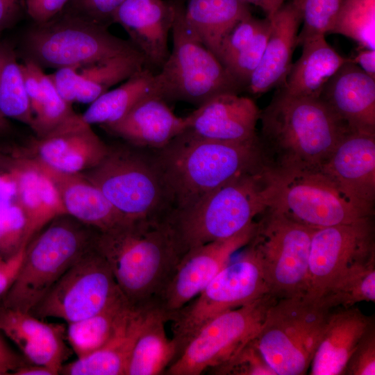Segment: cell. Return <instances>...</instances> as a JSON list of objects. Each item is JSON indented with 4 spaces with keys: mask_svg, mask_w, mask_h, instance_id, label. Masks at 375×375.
<instances>
[{
    "mask_svg": "<svg viewBox=\"0 0 375 375\" xmlns=\"http://www.w3.org/2000/svg\"><path fill=\"white\" fill-rule=\"evenodd\" d=\"M94 247L105 258L132 307H157L160 294L185 253L169 214L127 219L99 231Z\"/></svg>",
    "mask_w": 375,
    "mask_h": 375,
    "instance_id": "1",
    "label": "cell"
},
{
    "mask_svg": "<svg viewBox=\"0 0 375 375\" xmlns=\"http://www.w3.org/2000/svg\"><path fill=\"white\" fill-rule=\"evenodd\" d=\"M259 120L265 161L278 173L320 170L350 130L319 97L292 96L280 88Z\"/></svg>",
    "mask_w": 375,
    "mask_h": 375,
    "instance_id": "2",
    "label": "cell"
},
{
    "mask_svg": "<svg viewBox=\"0 0 375 375\" xmlns=\"http://www.w3.org/2000/svg\"><path fill=\"white\" fill-rule=\"evenodd\" d=\"M154 160L172 211L181 210L233 178L267 164L258 137L240 142L197 137L185 130L158 149Z\"/></svg>",
    "mask_w": 375,
    "mask_h": 375,
    "instance_id": "3",
    "label": "cell"
},
{
    "mask_svg": "<svg viewBox=\"0 0 375 375\" xmlns=\"http://www.w3.org/2000/svg\"><path fill=\"white\" fill-rule=\"evenodd\" d=\"M279 189V175L261 165L208 192L169 217L185 253L190 248L230 238L270 208Z\"/></svg>",
    "mask_w": 375,
    "mask_h": 375,
    "instance_id": "4",
    "label": "cell"
},
{
    "mask_svg": "<svg viewBox=\"0 0 375 375\" xmlns=\"http://www.w3.org/2000/svg\"><path fill=\"white\" fill-rule=\"evenodd\" d=\"M99 231L69 215L53 219L26 245L17 276L0 303L31 313L70 267L94 247Z\"/></svg>",
    "mask_w": 375,
    "mask_h": 375,
    "instance_id": "5",
    "label": "cell"
},
{
    "mask_svg": "<svg viewBox=\"0 0 375 375\" xmlns=\"http://www.w3.org/2000/svg\"><path fill=\"white\" fill-rule=\"evenodd\" d=\"M331 310L306 294L269 306L254 342L276 375L308 372Z\"/></svg>",
    "mask_w": 375,
    "mask_h": 375,
    "instance_id": "6",
    "label": "cell"
},
{
    "mask_svg": "<svg viewBox=\"0 0 375 375\" xmlns=\"http://www.w3.org/2000/svg\"><path fill=\"white\" fill-rule=\"evenodd\" d=\"M108 28L63 10L46 22L33 23L26 31L24 60L41 68H81L138 51L130 40L114 35Z\"/></svg>",
    "mask_w": 375,
    "mask_h": 375,
    "instance_id": "7",
    "label": "cell"
},
{
    "mask_svg": "<svg viewBox=\"0 0 375 375\" xmlns=\"http://www.w3.org/2000/svg\"><path fill=\"white\" fill-rule=\"evenodd\" d=\"M183 6L176 0L172 50L155 74L159 96L198 107L221 94H239L243 87L189 27Z\"/></svg>",
    "mask_w": 375,
    "mask_h": 375,
    "instance_id": "8",
    "label": "cell"
},
{
    "mask_svg": "<svg viewBox=\"0 0 375 375\" xmlns=\"http://www.w3.org/2000/svg\"><path fill=\"white\" fill-rule=\"evenodd\" d=\"M81 174L127 219L160 217L172 211L154 158L150 160L128 147H108L97 165Z\"/></svg>",
    "mask_w": 375,
    "mask_h": 375,
    "instance_id": "9",
    "label": "cell"
},
{
    "mask_svg": "<svg viewBox=\"0 0 375 375\" xmlns=\"http://www.w3.org/2000/svg\"><path fill=\"white\" fill-rule=\"evenodd\" d=\"M246 247L194 300L169 317L177 356L190 338L211 319L269 294L258 257L249 243Z\"/></svg>",
    "mask_w": 375,
    "mask_h": 375,
    "instance_id": "10",
    "label": "cell"
},
{
    "mask_svg": "<svg viewBox=\"0 0 375 375\" xmlns=\"http://www.w3.org/2000/svg\"><path fill=\"white\" fill-rule=\"evenodd\" d=\"M261 215L249 244L260 262L269 294L277 299L305 295L315 229L272 208Z\"/></svg>",
    "mask_w": 375,
    "mask_h": 375,
    "instance_id": "11",
    "label": "cell"
},
{
    "mask_svg": "<svg viewBox=\"0 0 375 375\" xmlns=\"http://www.w3.org/2000/svg\"><path fill=\"white\" fill-rule=\"evenodd\" d=\"M276 300L268 294L211 319L190 338L165 374L199 375L227 361L257 335Z\"/></svg>",
    "mask_w": 375,
    "mask_h": 375,
    "instance_id": "12",
    "label": "cell"
},
{
    "mask_svg": "<svg viewBox=\"0 0 375 375\" xmlns=\"http://www.w3.org/2000/svg\"><path fill=\"white\" fill-rule=\"evenodd\" d=\"M122 296L108 262L94 247L70 267L31 313L70 324L98 313Z\"/></svg>",
    "mask_w": 375,
    "mask_h": 375,
    "instance_id": "13",
    "label": "cell"
},
{
    "mask_svg": "<svg viewBox=\"0 0 375 375\" xmlns=\"http://www.w3.org/2000/svg\"><path fill=\"white\" fill-rule=\"evenodd\" d=\"M279 189L270 208L312 229L373 217L354 206L320 170L278 173Z\"/></svg>",
    "mask_w": 375,
    "mask_h": 375,
    "instance_id": "14",
    "label": "cell"
},
{
    "mask_svg": "<svg viewBox=\"0 0 375 375\" xmlns=\"http://www.w3.org/2000/svg\"><path fill=\"white\" fill-rule=\"evenodd\" d=\"M375 255L373 217L314 231L306 295L319 299L351 265Z\"/></svg>",
    "mask_w": 375,
    "mask_h": 375,
    "instance_id": "15",
    "label": "cell"
},
{
    "mask_svg": "<svg viewBox=\"0 0 375 375\" xmlns=\"http://www.w3.org/2000/svg\"><path fill=\"white\" fill-rule=\"evenodd\" d=\"M256 227L253 222L230 238L190 248L182 256L157 303L167 322L173 313L199 294L235 251L249 242Z\"/></svg>",
    "mask_w": 375,
    "mask_h": 375,
    "instance_id": "16",
    "label": "cell"
},
{
    "mask_svg": "<svg viewBox=\"0 0 375 375\" xmlns=\"http://www.w3.org/2000/svg\"><path fill=\"white\" fill-rule=\"evenodd\" d=\"M320 171L354 206L374 215L375 133L349 130Z\"/></svg>",
    "mask_w": 375,
    "mask_h": 375,
    "instance_id": "17",
    "label": "cell"
},
{
    "mask_svg": "<svg viewBox=\"0 0 375 375\" xmlns=\"http://www.w3.org/2000/svg\"><path fill=\"white\" fill-rule=\"evenodd\" d=\"M108 147L81 115L74 113L33 142L31 156L42 163L66 173H81L97 165Z\"/></svg>",
    "mask_w": 375,
    "mask_h": 375,
    "instance_id": "18",
    "label": "cell"
},
{
    "mask_svg": "<svg viewBox=\"0 0 375 375\" xmlns=\"http://www.w3.org/2000/svg\"><path fill=\"white\" fill-rule=\"evenodd\" d=\"M175 12L176 0H126L112 23L123 27L146 65L160 69L170 53L168 38Z\"/></svg>",
    "mask_w": 375,
    "mask_h": 375,
    "instance_id": "19",
    "label": "cell"
},
{
    "mask_svg": "<svg viewBox=\"0 0 375 375\" xmlns=\"http://www.w3.org/2000/svg\"><path fill=\"white\" fill-rule=\"evenodd\" d=\"M260 110L250 98L239 94L217 95L186 116L187 129L206 139L240 142L258 137Z\"/></svg>",
    "mask_w": 375,
    "mask_h": 375,
    "instance_id": "20",
    "label": "cell"
},
{
    "mask_svg": "<svg viewBox=\"0 0 375 375\" xmlns=\"http://www.w3.org/2000/svg\"><path fill=\"white\" fill-rule=\"evenodd\" d=\"M0 331L18 347L27 362L47 367L56 374L69 356L62 324L47 323L30 312L0 303Z\"/></svg>",
    "mask_w": 375,
    "mask_h": 375,
    "instance_id": "21",
    "label": "cell"
},
{
    "mask_svg": "<svg viewBox=\"0 0 375 375\" xmlns=\"http://www.w3.org/2000/svg\"><path fill=\"white\" fill-rule=\"evenodd\" d=\"M319 98L350 130L375 133V79L352 58L328 81Z\"/></svg>",
    "mask_w": 375,
    "mask_h": 375,
    "instance_id": "22",
    "label": "cell"
},
{
    "mask_svg": "<svg viewBox=\"0 0 375 375\" xmlns=\"http://www.w3.org/2000/svg\"><path fill=\"white\" fill-rule=\"evenodd\" d=\"M271 31L261 61L245 88L260 95L281 87L292 65L301 13L297 0H289L269 18Z\"/></svg>",
    "mask_w": 375,
    "mask_h": 375,
    "instance_id": "23",
    "label": "cell"
},
{
    "mask_svg": "<svg viewBox=\"0 0 375 375\" xmlns=\"http://www.w3.org/2000/svg\"><path fill=\"white\" fill-rule=\"evenodd\" d=\"M15 158L7 174L15 186V201L25 216L27 245L53 219L67 214L51 179L29 157Z\"/></svg>",
    "mask_w": 375,
    "mask_h": 375,
    "instance_id": "24",
    "label": "cell"
},
{
    "mask_svg": "<svg viewBox=\"0 0 375 375\" xmlns=\"http://www.w3.org/2000/svg\"><path fill=\"white\" fill-rule=\"evenodd\" d=\"M104 126L131 145L160 149L187 129L188 121L176 116L164 99L151 94L121 119Z\"/></svg>",
    "mask_w": 375,
    "mask_h": 375,
    "instance_id": "25",
    "label": "cell"
},
{
    "mask_svg": "<svg viewBox=\"0 0 375 375\" xmlns=\"http://www.w3.org/2000/svg\"><path fill=\"white\" fill-rule=\"evenodd\" d=\"M28 157L51 179L67 215L99 231L127 219L101 190L81 173L60 172Z\"/></svg>",
    "mask_w": 375,
    "mask_h": 375,
    "instance_id": "26",
    "label": "cell"
},
{
    "mask_svg": "<svg viewBox=\"0 0 375 375\" xmlns=\"http://www.w3.org/2000/svg\"><path fill=\"white\" fill-rule=\"evenodd\" d=\"M374 323L373 317L365 315L358 308L331 310L312 357L309 374L343 375L356 345Z\"/></svg>",
    "mask_w": 375,
    "mask_h": 375,
    "instance_id": "27",
    "label": "cell"
},
{
    "mask_svg": "<svg viewBox=\"0 0 375 375\" xmlns=\"http://www.w3.org/2000/svg\"><path fill=\"white\" fill-rule=\"evenodd\" d=\"M156 307L130 306L112 337L99 349L64 364L63 375H126L135 341L149 315Z\"/></svg>",
    "mask_w": 375,
    "mask_h": 375,
    "instance_id": "28",
    "label": "cell"
},
{
    "mask_svg": "<svg viewBox=\"0 0 375 375\" xmlns=\"http://www.w3.org/2000/svg\"><path fill=\"white\" fill-rule=\"evenodd\" d=\"M301 45V56L292 65L279 88L292 96L319 98L328 81L350 58L340 55L324 35L307 40Z\"/></svg>",
    "mask_w": 375,
    "mask_h": 375,
    "instance_id": "29",
    "label": "cell"
},
{
    "mask_svg": "<svg viewBox=\"0 0 375 375\" xmlns=\"http://www.w3.org/2000/svg\"><path fill=\"white\" fill-rule=\"evenodd\" d=\"M183 12L193 33L217 58L229 31L251 15L249 5L241 0H187Z\"/></svg>",
    "mask_w": 375,
    "mask_h": 375,
    "instance_id": "30",
    "label": "cell"
},
{
    "mask_svg": "<svg viewBox=\"0 0 375 375\" xmlns=\"http://www.w3.org/2000/svg\"><path fill=\"white\" fill-rule=\"evenodd\" d=\"M165 314L154 308L144 323L133 346L126 375H157L165 370L177 356L174 340L167 335Z\"/></svg>",
    "mask_w": 375,
    "mask_h": 375,
    "instance_id": "31",
    "label": "cell"
},
{
    "mask_svg": "<svg viewBox=\"0 0 375 375\" xmlns=\"http://www.w3.org/2000/svg\"><path fill=\"white\" fill-rule=\"evenodd\" d=\"M151 94L158 95L155 74L144 67L119 87L99 97L81 116L90 125H110L121 119L139 101Z\"/></svg>",
    "mask_w": 375,
    "mask_h": 375,
    "instance_id": "32",
    "label": "cell"
},
{
    "mask_svg": "<svg viewBox=\"0 0 375 375\" xmlns=\"http://www.w3.org/2000/svg\"><path fill=\"white\" fill-rule=\"evenodd\" d=\"M140 51L121 54L78 69L76 101L91 103L117 83L145 67Z\"/></svg>",
    "mask_w": 375,
    "mask_h": 375,
    "instance_id": "33",
    "label": "cell"
},
{
    "mask_svg": "<svg viewBox=\"0 0 375 375\" xmlns=\"http://www.w3.org/2000/svg\"><path fill=\"white\" fill-rule=\"evenodd\" d=\"M130 305L122 296L98 313L68 324L66 338L77 358L101 347L112 337Z\"/></svg>",
    "mask_w": 375,
    "mask_h": 375,
    "instance_id": "34",
    "label": "cell"
},
{
    "mask_svg": "<svg viewBox=\"0 0 375 375\" xmlns=\"http://www.w3.org/2000/svg\"><path fill=\"white\" fill-rule=\"evenodd\" d=\"M319 300L333 310L349 308L361 301H375V255L347 269L324 292Z\"/></svg>",
    "mask_w": 375,
    "mask_h": 375,
    "instance_id": "35",
    "label": "cell"
},
{
    "mask_svg": "<svg viewBox=\"0 0 375 375\" xmlns=\"http://www.w3.org/2000/svg\"><path fill=\"white\" fill-rule=\"evenodd\" d=\"M0 112L31 128L33 114L26 94L23 74L16 54L8 44L0 42Z\"/></svg>",
    "mask_w": 375,
    "mask_h": 375,
    "instance_id": "36",
    "label": "cell"
},
{
    "mask_svg": "<svg viewBox=\"0 0 375 375\" xmlns=\"http://www.w3.org/2000/svg\"><path fill=\"white\" fill-rule=\"evenodd\" d=\"M330 33L356 41L361 47L375 49V0H344Z\"/></svg>",
    "mask_w": 375,
    "mask_h": 375,
    "instance_id": "37",
    "label": "cell"
},
{
    "mask_svg": "<svg viewBox=\"0 0 375 375\" xmlns=\"http://www.w3.org/2000/svg\"><path fill=\"white\" fill-rule=\"evenodd\" d=\"M344 0H297L301 13L302 28L297 45L330 32Z\"/></svg>",
    "mask_w": 375,
    "mask_h": 375,
    "instance_id": "38",
    "label": "cell"
},
{
    "mask_svg": "<svg viewBox=\"0 0 375 375\" xmlns=\"http://www.w3.org/2000/svg\"><path fill=\"white\" fill-rule=\"evenodd\" d=\"M42 81L44 96L33 112L34 119L31 128L38 138L48 134L76 113L72 105L57 92L48 74L43 73Z\"/></svg>",
    "mask_w": 375,
    "mask_h": 375,
    "instance_id": "39",
    "label": "cell"
},
{
    "mask_svg": "<svg viewBox=\"0 0 375 375\" xmlns=\"http://www.w3.org/2000/svg\"><path fill=\"white\" fill-rule=\"evenodd\" d=\"M26 219L15 199L0 206V254L6 260L26 247Z\"/></svg>",
    "mask_w": 375,
    "mask_h": 375,
    "instance_id": "40",
    "label": "cell"
},
{
    "mask_svg": "<svg viewBox=\"0 0 375 375\" xmlns=\"http://www.w3.org/2000/svg\"><path fill=\"white\" fill-rule=\"evenodd\" d=\"M270 31L271 21L269 19L252 41L225 66L243 88H246L250 77L261 61Z\"/></svg>",
    "mask_w": 375,
    "mask_h": 375,
    "instance_id": "41",
    "label": "cell"
},
{
    "mask_svg": "<svg viewBox=\"0 0 375 375\" xmlns=\"http://www.w3.org/2000/svg\"><path fill=\"white\" fill-rule=\"evenodd\" d=\"M208 372L216 375H276L258 349L254 338L231 358Z\"/></svg>",
    "mask_w": 375,
    "mask_h": 375,
    "instance_id": "42",
    "label": "cell"
},
{
    "mask_svg": "<svg viewBox=\"0 0 375 375\" xmlns=\"http://www.w3.org/2000/svg\"><path fill=\"white\" fill-rule=\"evenodd\" d=\"M269 19H258L251 15L239 21L224 39L218 59L225 67L239 52L243 50L265 26Z\"/></svg>",
    "mask_w": 375,
    "mask_h": 375,
    "instance_id": "43",
    "label": "cell"
},
{
    "mask_svg": "<svg viewBox=\"0 0 375 375\" xmlns=\"http://www.w3.org/2000/svg\"><path fill=\"white\" fill-rule=\"evenodd\" d=\"M375 374V324L363 334L346 365L343 375Z\"/></svg>",
    "mask_w": 375,
    "mask_h": 375,
    "instance_id": "44",
    "label": "cell"
},
{
    "mask_svg": "<svg viewBox=\"0 0 375 375\" xmlns=\"http://www.w3.org/2000/svg\"><path fill=\"white\" fill-rule=\"evenodd\" d=\"M126 0H70L65 9L92 22L109 26L117 8Z\"/></svg>",
    "mask_w": 375,
    "mask_h": 375,
    "instance_id": "45",
    "label": "cell"
},
{
    "mask_svg": "<svg viewBox=\"0 0 375 375\" xmlns=\"http://www.w3.org/2000/svg\"><path fill=\"white\" fill-rule=\"evenodd\" d=\"M78 67H64L48 74L59 95L68 103L76 101L78 80Z\"/></svg>",
    "mask_w": 375,
    "mask_h": 375,
    "instance_id": "46",
    "label": "cell"
},
{
    "mask_svg": "<svg viewBox=\"0 0 375 375\" xmlns=\"http://www.w3.org/2000/svg\"><path fill=\"white\" fill-rule=\"evenodd\" d=\"M70 0H25V10L33 23L46 22L66 7Z\"/></svg>",
    "mask_w": 375,
    "mask_h": 375,
    "instance_id": "47",
    "label": "cell"
},
{
    "mask_svg": "<svg viewBox=\"0 0 375 375\" xmlns=\"http://www.w3.org/2000/svg\"><path fill=\"white\" fill-rule=\"evenodd\" d=\"M26 247H23L17 253L0 265V297L15 281L24 259Z\"/></svg>",
    "mask_w": 375,
    "mask_h": 375,
    "instance_id": "48",
    "label": "cell"
},
{
    "mask_svg": "<svg viewBox=\"0 0 375 375\" xmlns=\"http://www.w3.org/2000/svg\"><path fill=\"white\" fill-rule=\"evenodd\" d=\"M25 0H0V32L11 26L19 17Z\"/></svg>",
    "mask_w": 375,
    "mask_h": 375,
    "instance_id": "49",
    "label": "cell"
},
{
    "mask_svg": "<svg viewBox=\"0 0 375 375\" xmlns=\"http://www.w3.org/2000/svg\"><path fill=\"white\" fill-rule=\"evenodd\" d=\"M25 362L0 336V375L13 374Z\"/></svg>",
    "mask_w": 375,
    "mask_h": 375,
    "instance_id": "50",
    "label": "cell"
},
{
    "mask_svg": "<svg viewBox=\"0 0 375 375\" xmlns=\"http://www.w3.org/2000/svg\"><path fill=\"white\" fill-rule=\"evenodd\" d=\"M352 60L367 74L375 79V49L360 47Z\"/></svg>",
    "mask_w": 375,
    "mask_h": 375,
    "instance_id": "51",
    "label": "cell"
},
{
    "mask_svg": "<svg viewBox=\"0 0 375 375\" xmlns=\"http://www.w3.org/2000/svg\"><path fill=\"white\" fill-rule=\"evenodd\" d=\"M247 4L259 7L265 13V17L271 18L289 0H241Z\"/></svg>",
    "mask_w": 375,
    "mask_h": 375,
    "instance_id": "52",
    "label": "cell"
},
{
    "mask_svg": "<svg viewBox=\"0 0 375 375\" xmlns=\"http://www.w3.org/2000/svg\"><path fill=\"white\" fill-rule=\"evenodd\" d=\"M14 375H56L47 367L39 365L28 362L20 366L13 374Z\"/></svg>",
    "mask_w": 375,
    "mask_h": 375,
    "instance_id": "53",
    "label": "cell"
},
{
    "mask_svg": "<svg viewBox=\"0 0 375 375\" xmlns=\"http://www.w3.org/2000/svg\"><path fill=\"white\" fill-rule=\"evenodd\" d=\"M15 156L0 151V174L8 173L15 163Z\"/></svg>",
    "mask_w": 375,
    "mask_h": 375,
    "instance_id": "54",
    "label": "cell"
},
{
    "mask_svg": "<svg viewBox=\"0 0 375 375\" xmlns=\"http://www.w3.org/2000/svg\"><path fill=\"white\" fill-rule=\"evenodd\" d=\"M11 130V125L8 119L0 112V137L8 134Z\"/></svg>",
    "mask_w": 375,
    "mask_h": 375,
    "instance_id": "55",
    "label": "cell"
}]
</instances>
